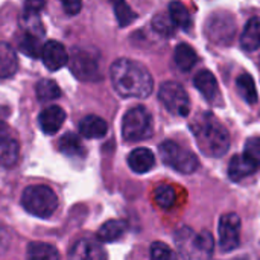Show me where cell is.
I'll return each instance as SVG.
<instances>
[{
  "label": "cell",
  "mask_w": 260,
  "mask_h": 260,
  "mask_svg": "<svg viewBox=\"0 0 260 260\" xmlns=\"http://www.w3.org/2000/svg\"><path fill=\"white\" fill-rule=\"evenodd\" d=\"M70 70L79 81L93 82L101 79V56L99 52L88 47H75L69 58Z\"/></svg>",
  "instance_id": "obj_5"
},
{
  "label": "cell",
  "mask_w": 260,
  "mask_h": 260,
  "mask_svg": "<svg viewBox=\"0 0 260 260\" xmlns=\"http://www.w3.org/2000/svg\"><path fill=\"white\" fill-rule=\"evenodd\" d=\"M158 99L161 101L165 108L175 116L186 117L190 113V99L184 87L175 81H168L161 84L158 90Z\"/></svg>",
  "instance_id": "obj_8"
},
{
  "label": "cell",
  "mask_w": 260,
  "mask_h": 260,
  "mask_svg": "<svg viewBox=\"0 0 260 260\" xmlns=\"http://www.w3.org/2000/svg\"><path fill=\"white\" fill-rule=\"evenodd\" d=\"M257 169H259V166L253 160H250L245 154L235 155L229 165V177L233 181H241V180L253 175Z\"/></svg>",
  "instance_id": "obj_17"
},
{
  "label": "cell",
  "mask_w": 260,
  "mask_h": 260,
  "mask_svg": "<svg viewBox=\"0 0 260 260\" xmlns=\"http://www.w3.org/2000/svg\"><path fill=\"white\" fill-rule=\"evenodd\" d=\"M128 165L136 174H146L155 166V157L148 148H137L128 155Z\"/></svg>",
  "instance_id": "obj_16"
},
{
  "label": "cell",
  "mask_w": 260,
  "mask_h": 260,
  "mask_svg": "<svg viewBox=\"0 0 260 260\" xmlns=\"http://www.w3.org/2000/svg\"><path fill=\"white\" fill-rule=\"evenodd\" d=\"M59 151L72 158H79L85 155V148L81 142V139L73 133H66L59 139Z\"/></svg>",
  "instance_id": "obj_23"
},
{
  "label": "cell",
  "mask_w": 260,
  "mask_h": 260,
  "mask_svg": "<svg viewBox=\"0 0 260 260\" xmlns=\"http://www.w3.org/2000/svg\"><path fill=\"white\" fill-rule=\"evenodd\" d=\"M18 69V58L14 49L8 44L0 41V78H11L17 73Z\"/></svg>",
  "instance_id": "obj_20"
},
{
  "label": "cell",
  "mask_w": 260,
  "mask_h": 260,
  "mask_svg": "<svg viewBox=\"0 0 260 260\" xmlns=\"http://www.w3.org/2000/svg\"><path fill=\"white\" fill-rule=\"evenodd\" d=\"M111 5L120 27L129 26L137 18V14L129 8V5L125 0H111Z\"/></svg>",
  "instance_id": "obj_27"
},
{
  "label": "cell",
  "mask_w": 260,
  "mask_h": 260,
  "mask_svg": "<svg viewBox=\"0 0 260 260\" xmlns=\"http://www.w3.org/2000/svg\"><path fill=\"white\" fill-rule=\"evenodd\" d=\"M20 24L23 27L24 32L34 34L37 37H43L44 35V26L38 17V12H32V11H24V14L21 15Z\"/></svg>",
  "instance_id": "obj_29"
},
{
  "label": "cell",
  "mask_w": 260,
  "mask_h": 260,
  "mask_svg": "<svg viewBox=\"0 0 260 260\" xmlns=\"http://www.w3.org/2000/svg\"><path fill=\"white\" fill-rule=\"evenodd\" d=\"M27 257L30 259H58L59 253L55 247L44 242H30L27 245Z\"/></svg>",
  "instance_id": "obj_28"
},
{
  "label": "cell",
  "mask_w": 260,
  "mask_h": 260,
  "mask_svg": "<svg viewBox=\"0 0 260 260\" xmlns=\"http://www.w3.org/2000/svg\"><path fill=\"white\" fill-rule=\"evenodd\" d=\"M204 32L213 44H230L236 35V23L233 15L227 11H216L210 14L206 21Z\"/></svg>",
  "instance_id": "obj_7"
},
{
  "label": "cell",
  "mask_w": 260,
  "mask_h": 260,
  "mask_svg": "<svg viewBox=\"0 0 260 260\" xmlns=\"http://www.w3.org/2000/svg\"><path fill=\"white\" fill-rule=\"evenodd\" d=\"M61 5H62V9L66 14L69 15H76L81 8H82V2L81 0H59Z\"/></svg>",
  "instance_id": "obj_36"
},
{
  "label": "cell",
  "mask_w": 260,
  "mask_h": 260,
  "mask_svg": "<svg viewBox=\"0 0 260 260\" xmlns=\"http://www.w3.org/2000/svg\"><path fill=\"white\" fill-rule=\"evenodd\" d=\"M154 200L158 207H161L163 210H169L175 206L177 193L171 186H158L154 190Z\"/></svg>",
  "instance_id": "obj_31"
},
{
  "label": "cell",
  "mask_w": 260,
  "mask_h": 260,
  "mask_svg": "<svg viewBox=\"0 0 260 260\" xmlns=\"http://www.w3.org/2000/svg\"><path fill=\"white\" fill-rule=\"evenodd\" d=\"M174 61L177 64V67L181 72H189L197 62H198V55L195 52V49L189 44H178L174 53Z\"/></svg>",
  "instance_id": "obj_21"
},
{
  "label": "cell",
  "mask_w": 260,
  "mask_h": 260,
  "mask_svg": "<svg viewBox=\"0 0 260 260\" xmlns=\"http://www.w3.org/2000/svg\"><path fill=\"white\" fill-rule=\"evenodd\" d=\"M197 241H198L201 257H210L213 254V247H215L213 236L209 232H201L200 235H197Z\"/></svg>",
  "instance_id": "obj_33"
},
{
  "label": "cell",
  "mask_w": 260,
  "mask_h": 260,
  "mask_svg": "<svg viewBox=\"0 0 260 260\" xmlns=\"http://www.w3.org/2000/svg\"><path fill=\"white\" fill-rule=\"evenodd\" d=\"M190 129L204 155L219 158L229 151L230 133L215 114L209 111L200 113L190 122Z\"/></svg>",
  "instance_id": "obj_2"
},
{
  "label": "cell",
  "mask_w": 260,
  "mask_h": 260,
  "mask_svg": "<svg viewBox=\"0 0 260 260\" xmlns=\"http://www.w3.org/2000/svg\"><path fill=\"white\" fill-rule=\"evenodd\" d=\"M11 241H12L11 233H9L5 227L0 225V256H3V254L9 250Z\"/></svg>",
  "instance_id": "obj_37"
},
{
  "label": "cell",
  "mask_w": 260,
  "mask_h": 260,
  "mask_svg": "<svg viewBox=\"0 0 260 260\" xmlns=\"http://www.w3.org/2000/svg\"><path fill=\"white\" fill-rule=\"evenodd\" d=\"M158 151L163 163L180 174L189 175L198 169V157L177 142L166 140L160 145Z\"/></svg>",
  "instance_id": "obj_4"
},
{
  "label": "cell",
  "mask_w": 260,
  "mask_h": 260,
  "mask_svg": "<svg viewBox=\"0 0 260 260\" xmlns=\"http://www.w3.org/2000/svg\"><path fill=\"white\" fill-rule=\"evenodd\" d=\"M152 117L145 107H134L123 116L122 136L126 142H142L152 136Z\"/></svg>",
  "instance_id": "obj_6"
},
{
  "label": "cell",
  "mask_w": 260,
  "mask_h": 260,
  "mask_svg": "<svg viewBox=\"0 0 260 260\" xmlns=\"http://www.w3.org/2000/svg\"><path fill=\"white\" fill-rule=\"evenodd\" d=\"M152 29L163 35V37H171L175 30V23L172 21L171 15H166V14H157L154 18H152Z\"/></svg>",
  "instance_id": "obj_32"
},
{
  "label": "cell",
  "mask_w": 260,
  "mask_h": 260,
  "mask_svg": "<svg viewBox=\"0 0 260 260\" xmlns=\"http://www.w3.org/2000/svg\"><path fill=\"white\" fill-rule=\"evenodd\" d=\"M151 257L155 260H168L174 257L172 250L163 242H154L151 245Z\"/></svg>",
  "instance_id": "obj_35"
},
{
  "label": "cell",
  "mask_w": 260,
  "mask_h": 260,
  "mask_svg": "<svg viewBox=\"0 0 260 260\" xmlns=\"http://www.w3.org/2000/svg\"><path fill=\"white\" fill-rule=\"evenodd\" d=\"M236 87H238L239 94L244 98V101L247 104L254 105L257 102V90H256V84H254V79L251 78V75L242 73L236 79Z\"/></svg>",
  "instance_id": "obj_25"
},
{
  "label": "cell",
  "mask_w": 260,
  "mask_h": 260,
  "mask_svg": "<svg viewBox=\"0 0 260 260\" xmlns=\"http://www.w3.org/2000/svg\"><path fill=\"white\" fill-rule=\"evenodd\" d=\"M41 59H43L47 70L56 72V70L62 69L69 62V53H67L66 47L61 43L50 40L43 46Z\"/></svg>",
  "instance_id": "obj_12"
},
{
  "label": "cell",
  "mask_w": 260,
  "mask_h": 260,
  "mask_svg": "<svg viewBox=\"0 0 260 260\" xmlns=\"http://www.w3.org/2000/svg\"><path fill=\"white\" fill-rule=\"evenodd\" d=\"M20 155V145L12 136L9 126L0 119V165L5 168H12Z\"/></svg>",
  "instance_id": "obj_10"
},
{
  "label": "cell",
  "mask_w": 260,
  "mask_h": 260,
  "mask_svg": "<svg viewBox=\"0 0 260 260\" xmlns=\"http://www.w3.org/2000/svg\"><path fill=\"white\" fill-rule=\"evenodd\" d=\"M195 87L200 90V93L204 96V99L212 104V105H221L222 102V96H221V90H219V84L215 78V75L209 70H201L197 73L195 79Z\"/></svg>",
  "instance_id": "obj_11"
},
{
  "label": "cell",
  "mask_w": 260,
  "mask_h": 260,
  "mask_svg": "<svg viewBox=\"0 0 260 260\" xmlns=\"http://www.w3.org/2000/svg\"><path fill=\"white\" fill-rule=\"evenodd\" d=\"M110 76L114 90L123 98L143 99L152 93L154 79L149 70L129 58H119L111 64Z\"/></svg>",
  "instance_id": "obj_1"
},
{
  "label": "cell",
  "mask_w": 260,
  "mask_h": 260,
  "mask_svg": "<svg viewBox=\"0 0 260 260\" xmlns=\"http://www.w3.org/2000/svg\"><path fill=\"white\" fill-rule=\"evenodd\" d=\"M175 244L183 257H201L197 233L187 227L178 230L175 233Z\"/></svg>",
  "instance_id": "obj_15"
},
{
  "label": "cell",
  "mask_w": 260,
  "mask_h": 260,
  "mask_svg": "<svg viewBox=\"0 0 260 260\" xmlns=\"http://www.w3.org/2000/svg\"><path fill=\"white\" fill-rule=\"evenodd\" d=\"M64 120H66V113L58 105H52V107L44 108L38 116V123H40V128L44 134L58 133L59 128L62 126Z\"/></svg>",
  "instance_id": "obj_13"
},
{
  "label": "cell",
  "mask_w": 260,
  "mask_h": 260,
  "mask_svg": "<svg viewBox=\"0 0 260 260\" xmlns=\"http://www.w3.org/2000/svg\"><path fill=\"white\" fill-rule=\"evenodd\" d=\"M69 257L70 259H105L107 257V253L104 251V248L96 242V241H91V239H81L78 241L70 253H69Z\"/></svg>",
  "instance_id": "obj_14"
},
{
  "label": "cell",
  "mask_w": 260,
  "mask_h": 260,
  "mask_svg": "<svg viewBox=\"0 0 260 260\" xmlns=\"http://www.w3.org/2000/svg\"><path fill=\"white\" fill-rule=\"evenodd\" d=\"M244 154L260 168V137H253L245 143Z\"/></svg>",
  "instance_id": "obj_34"
},
{
  "label": "cell",
  "mask_w": 260,
  "mask_h": 260,
  "mask_svg": "<svg viewBox=\"0 0 260 260\" xmlns=\"http://www.w3.org/2000/svg\"><path fill=\"white\" fill-rule=\"evenodd\" d=\"M241 47L245 52H254L260 47V18L251 17L242 34H241Z\"/></svg>",
  "instance_id": "obj_18"
},
{
  "label": "cell",
  "mask_w": 260,
  "mask_h": 260,
  "mask_svg": "<svg viewBox=\"0 0 260 260\" xmlns=\"http://www.w3.org/2000/svg\"><path fill=\"white\" fill-rule=\"evenodd\" d=\"M241 244V218L236 213H225L219 221V245L224 253L236 250Z\"/></svg>",
  "instance_id": "obj_9"
},
{
  "label": "cell",
  "mask_w": 260,
  "mask_h": 260,
  "mask_svg": "<svg viewBox=\"0 0 260 260\" xmlns=\"http://www.w3.org/2000/svg\"><path fill=\"white\" fill-rule=\"evenodd\" d=\"M18 49L21 50V53H24L29 58H38L41 56L43 46L40 43V37L23 30V35L18 40Z\"/></svg>",
  "instance_id": "obj_26"
},
{
  "label": "cell",
  "mask_w": 260,
  "mask_h": 260,
  "mask_svg": "<svg viewBox=\"0 0 260 260\" xmlns=\"http://www.w3.org/2000/svg\"><path fill=\"white\" fill-rule=\"evenodd\" d=\"M24 210L37 218H50L58 207L56 193L47 186H29L21 195Z\"/></svg>",
  "instance_id": "obj_3"
},
{
  "label": "cell",
  "mask_w": 260,
  "mask_h": 260,
  "mask_svg": "<svg viewBox=\"0 0 260 260\" xmlns=\"http://www.w3.org/2000/svg\"><path fill=\"white\" fill-rule=\"evenodd\" d=\"M37 98L40 101H53L61 96V90L53 79H41L35 87Z\"/></svg>",
  "instance_id": "obj_30"
},
{
  "label": "cell",
  "mask_w": 260,
  "mask_h": 260,
  "mask_svg": "<svg viewBox=\"0 0 260 260\" xmlns=\"http://www.w3.org/2000/svg\"><path fill=\"white\" fill-rule=\"evenodd\" d=\"M125 232H126V222L125 221L111 219L99 229L98 239L101 242H116L125 235Z\"/></svg>",
  "instance_id": "obj_22"
},
{
  "label": "cell",
  "mask_w": 260,
  "mask_h": 260,
  "mask_svg": "<svg viewBox=\"0 0 260 260\" xmlns=\"http://www.w3.org/2000/svg\"><path fill=\"white\" fill-rule=\"evenodd\" d=\"M46 5V0H24V6L26 11H32V12H40Z\"/></svg>",
  "instance_id": "obj_38"
},
{
  "label": "cell",
  "mask_w": 260,
  "mask_h": 260,
  "mask_svg": "<svg viewBox=\"0 0 260 260\" xmlns=\"http://www.w3.org/2000/svg\"><path fill=\"white\" fill-rule=\"evenodd\" d=\"M169 15L175 26H180L184 30H189L192 27V15L187 11V8L181 2H171L169 5Z\"/></svg>",
  "instance_id": "obj_24"
},
{
  "label": "cell",
  "mask_w": 260,
  "mask_h": 260,
  "mask_svg": "<svg viewBox=\"0 0 260 260\" xmlns=\"http://www.w3.org/2000/svg\"><path fill=\"white\" fill-rule=\"evenodd\" d=\"M79 133L85 139H102L108 133V125L98 116H85L79 122Z\"/></svg>",
  "instance_id": "obj_19"
}]
</instances>
